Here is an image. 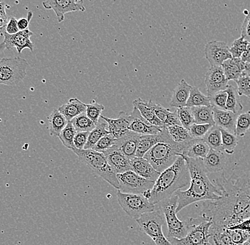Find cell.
Returning a JSON list of instances; mask_svg holds the SVG:
<instances>
[{
	"mask_svg": "<svg viewBox=\"0 0 250 245\" xmlns=\"http://www.w3.org/2000/svg\"><path fill=\"white\" fill-rule=\"evenodd\" d=\"M210 233L213 245H234L226 229L217 228L211 226Z\"/></svg>",
	"mask_w": 250,
	"mask_h": 245,
	"instance_id": "74e56055",
	"label": "cell"
},
{
	"mask_svg": "<svg viewBox=\"0 0 250 245\" xmlns=\"http://www.w3.org/2000/svg\"><path fill=\"white\" fill-rule=\"evenodd\" d=\"M109 134L108 123L104 121H98V124L93 131H90L84 149H93L97 143L104 135Z\"/></svg>",
	"mask_w": 250,
	"mask_h": 245,
	"instance_id": "f546056e",
	"label": "cell"
},
{
	"mask_svg": "<svg viewBox=\"0 0 250 245\" xmlns=\"http://www.w3.org/2000/svg\"><path fill=\"white\" fill-rule=\"evenodd\" d=\"M6 7L7 6H6L5 3L0 1V15L2 16L6 19H8L7 13H6Z\"/></svg>",
	"mask_w": 250,
	"mask_h": 245,
	"instance_id": "9f6ffc18",
	"label": "cell"
},
{
	"mask_svg": "<svg viewBox=\"0 0 250 245\" xmlns=\"http://www.w3.org/2000/svg\"><path fill=\"white\" fill-rule=\"evenodd\" d=\"M70 122L73 125L77 132H90L96 126L86 114L85 112L75 117Z\"/></svg>",
	"mask_w": 250,
	"mask_h": 245,
	"instance_id": "8d00e7d4",
	"label": "cell"
},
{
	"mask_svg": "<svg viewBox=\"0 0 250 245\" xmlns=\"http://www.w3.org/2000/svg\"><path fill=\"white\" fill-rule=\"evenodd\" d=\"M104 109V106L93 101L91 104H86V114L95 125L98 124L102 112Z\"/></svg>",
	"mask_w": 250,
	"mask_h": 245,
	"instance_id": "b9f144b4",
	"label": "cell"
},
{
	"mask_svg": "<svg viewBox=\"0 0 250 245\" xmlns=\"http://www.w3.org/2000/svg\"><path fill=\"white\" fill-rule=\"evenodd\" d=\"M6 49H7V48H6L4 42L0 43V60L3 58V56L4 55V51H5Z\"/></svg>",
	"mask_w": 250,
	"mask_h": 245,
	"instance_id": "6f0895ef",
	"label": "cell"
},
{
	"mask_svg": "<svg viewBox=\"0 0 250 245\" xmlns=\"http://www.w3.org/2000/svg\"><path fill=\"white\" fill-rule=\"evenodd\" d=\"M103 153L117 174L131 170L130 159L128 158L115 145L104 151Z\"/></svg>",
	"mask_w": 250,
	"mask_h": 245,
	"instance_id": "2e32d148",
	"label": "cell"
},
{
	"mask_svg": "<svg viewBox=\"0 0 250 245\" xmlns=\"http://www.w3.org/2000/svg\"><path fill=\"white\" fill-rule=\"evenodd\" d=\"M167 130L172 140L178 144H186L193 139L189 131L183 127L181 125L168 126Z\"/></svg>",
	"mask_w": 250,
	"mask_h": 245,
	"instance_id": "d6a6232c",
	"label": "cell"
},
{
	"mask_svg": "<svg viewBox=\"0 0 250 245\" xmlns=\"http://www.w3.org/2000/svg\"><path fill=\"white\" fill-rule=\"evenodd\" d=\"M190 177L185 159L180 154L176 162L161 173L151 190L143 196L151 203L157 204L162 200L173 196L178 190L190 184Z\"/></svg>",
	"mask_w": 250,
	"mask_h": 245,
	"instance_id": "7a4b0ae2",
	"label": "cell"
},
{
	"mask_svg": "<svg viewBox=\"0 0 250 245\" xmlns=\"http://www.w3.org/2000/svg\"><path fill=\"white\" fill-rule=\"evenodd\" d=\"M248 243H250V238H249V240H248Z\"/></svg>",
	"mask_w": 250,
	"mask_h": 245,
	"instance_id": "e7e4bbea",
	"label": "cell"
},
{
	"mask_svg": "<svg viewBox=\"0 0 250 245\" xmlns=\"http://www.w3.org/2000/svg\"><path fill=\"white\" fill-rule=\"evenodd\" d=\"M76 132H77V131L75 129L73 125L72 124L70 121H68L67 126L64 128L63 130L61 132L60 135H59V138L62 141V144L65 148L71 150V151L75 148L73 140H74Z\"/></svg>",
	"mask_w": 250,
	"mask_h": 245,
	"instance_id": "f35d334b",
	"label": "cell"
},
{
	"mask_svg": "<svg viewBox=\"0 0 250 245\" xmlns=\"http://www.w3.org/2000/svg\"><path fill=\"white\" fill-rule=\"evenodd\" d=\"M32 31L29 29L26 30L20 31L15 34H9L6 31L3 34L4 42L7 50L15 48L19 54H21L23 50L28 48L31 51H34V43L31 40V37H32Z\"/></svg>",
	"mask_w": 250,
	"mask_h": 245,
	"instance_id": "4fadbf2b",
	"label": "cell"
},
{
	"mask_svg": "<svg viewBox=\"0 0 250 245\" xmlns=\"http://www.w3.org/2000/svg\"><path fill=\"white\" fill-rule=\"evenodd\" d=\"M205 56L211 67L221 66L223 62L232 58L229 47L226 42L212 40L205 46Z\"/></svg>",
	"mask_w": 250,
	"mask_h": 245,
	"instance_id": "7c38bea8",
	"label": "cell"
},
{
	"mask_svg": "<svg viewBox=\"0 0 250 245\" xmlns=\"http://www.w3.org/2000/svg\"><path fill=\"white\" fill-rule=\"evenodd\" d=\"M245 65L246 63L242 61L241 58L232 57L223 62L221 66L227 79L236 81L245 75Z\"/></svg>",
	"mask_w": 250,
	"mask_h": 245,
	"instance_id": "cb8c5ba5",
	"label": "cell"
},
{
	"mask_svg": "<svg viewBox=\"0 0 250 245\" xmlns=\"http://www.w3.org/2000/svg\"><path fill=\"white\" fill-rule=\"evenodd\" d=\"M83 0H46L43 1V7L48 10H53L56 14L59 22H62L65 15L70 12H85Z\"/></svg>",
	"mask_w": 250,
	"mask_h": 245,
	"instance_id": "8fae6325",
	"label": "cell"
},
{
	"mask_svg": "<svg viewBox=\"0 0 250 245\" xmlns=\"http://www.w3.org/2000/svg\"><path fill=\"white\" fill-rule=\"evenodd\" d=\"M228 92V99L226 102V110L233 112L235 114H238L239 112L243 109L241 101L240 99L237 88L232 85H228L226 89Z\"/></svg>",
	"mask_w": 250,
	"mask_h": 245,
	"instance_id": "1f68e13d",
	"label": "cell"
},
{
	"mask_svg": "<svg viewBox=\"0 0 250 245\" xmlns=\"http://www.w3.org/2000/svg\"><path fill=\"white\" fill-rule=\"evenodd\" d=\"M250 129V111L238 115L236 121L235 134L237 136L244 137Z\"/></svg>",
	"mask_w": 250,
	"mask_h": 245,
	"instance_id": "ab89813d",
	"label": "cell"
},
{
	"mask_svg": "<svg viewBox=\"0 0 250 245\" xmlns=\"http://www.w3.org/2000/svg\"><path fill=\"white\" fill-rule=\"evenodd\" d=\"M90 132H77L75 135L74 143L75 148L78 150H83L87 143Z\"/></svg>",
	"mask_w": 250,
	"mask_h": 245,
	"instance_id": "681fc988",
	"label": "cell"
},
{
	"mask_svg": "<svg viewBox=\"0 0 250 245\" xmlns=\"http://www.w3.org/2000/svg\"><path fill=\"white\" fill-rule=\"evenodd\" d=\"M234 245H237V244H234Z\"/></svg>",
	"mask_w": 250,
	"mask_h": 245,
	"instance_id": "003e7915",
	"label": "cell"
},
{
	"mask_svg": "<svg viewBox=\"0 0 250 245\" xmlns=\"http://www.w3.org/2000/svg\"><path fill=\"white\" fill-rule=\"evenodd\" d=\"M210 148L203 138H193L186 143L181 155L190 158L204 159Z\"/></svg>",
	"mask_w": 250,
	"mask_h": 245,
	"instance_id": "7402d4cb",
	"label": "cell"
},
{
	"mask_svg": "<svg viewBox=\"0 0 250 245\" xmlns=\"http://www.w3.org/2000/svg\"><path fill=\"white\" fill-rule=\"evenodd\" d=\"M203 140L208 145L210 149L215 151H223L222 148V134L220 128L216 125L212 126L210 131L206 134Z\"/></svg>",
	"mask_w": 250,
	"mask_h": 245,
	"instance_id": "e575fe53",
	"label": "cell"
},
{
	"mask_svg": "<svg viewBox=\"0 0 250 245\" xmlns=\"http://www.w3.org/2000/svg\"><path fill=\"white\" fill-rule=\"evenodd\" d=\"M178 118L181 126L189 130L190 126L195 123L194 115L192 112L191 109L188 107L179 108L176 109Z\"/></svg>",
	"mask_w": 250,
	"mask_h": 245,
	"instance_id": "60d3db41",
	"label": "cell"
},
{
	"mask_svg": "<svg viewBox=\"0 0 250 245\" xmlns=\"http://www.w3.org/2000/svg\"><path fill=\"white\" fill-rule=\"evenodd\" d=\"M130 165L132 171L147 180L156 181L160 175L161 173L144 157H133L130 159Z\"/></svg>",
	"mask_w": 250,
	"mask_h": 245,
	"instance_id": "d6986e66",
	"label": "cell"
},
{
	"mask_svg": "<svg viewBox=\"0 0 250 245\" xmlns=\"http://www.w3.org/2000/svg\"><path fill=\"white\" fill-rule=\"evenodd\" d=\"M117 177L120 184L119 190L123 193L143 194L145 191L151 190L155 184V181L147 180L132 170L117 174Z\"/></svg>",
	"mask_w": 250,
	"mask_h": 245,
	"instance_id": "30bf717a",
	"label": "cell"
},
{
	"mask_svg": "<svg viewBox=\"0 0 250 245\" xmlns=\"http://www.w3.org/2000/svg\"><path fill=\"white\" fill-rule=\"evenodd\" d=\"M117 197L123 210L133 219H138L142 215L152 212L156 207L143 194L123 193L118 190Z\"/></svg>",
	"mask_w": 250,
	"mask_h": 245,
	"instance_id": "ba28073f",
	"label": "cell"
},
{
	"mask_svg": "<svg viewBox=\"0 0 250 245\" xmlns=\"http://www.w3.org/2000/svg\"><path fill=\"white\" fill-rule=\"evenodd\" d=\"M177 195L173 194L168 199L162 200L158 203L165 217L166 223L168 228L167 239H181L187 236L189 231L193 229L195 226L202 222L205 219L203 217L193 218H190L186 221H181L177 217L176 208L178 207Z\"/></svg>",
	"mask_w": 250,
	"mask_h": 245,
	"instance_id": "3957f363",
	"label": "cell"
},
{
	"mask_svg": "<svg viewBox=\"0 0 250 245\" xmlns=\"http://www.w3.org/2000/svg\"><path fill=\"white\" fill-rule=\"evenodd\" d=\"M5 31L9 34H15L20 31L18 27V20L15 17H12L8 21Z\"/></svg>",
	"mask_w": 250,
	"mask_h": 245,
	"instance_id": "816d5d0a",
	"label": "cell"
},
{
	"mask_svg": "<svg viewBox=\"0 0 250 245\" xmlns=\"http://www.w3.org/2000/svg\"><path fill=\"white\" fill-rule=\"evenodd\" d=\"M191 87L185 79H181V82L173 90L169 105L176 109L187 107Z\"/></svg>",
	"mask_w": 250,
	"mask_h": 245,
	"instance_id": "d4e9b609",
	"label": "cell"
},
{
	"mask_svg": "<svg viewBox=\"0 0 250 245\" xmlns=\"http://www.w3.org/2000/svg\"><path fill=\"white\" fill-rule=\"evenodd\" d=\"M193 115L195 123L198 124H211L215 126L213 118V109L212 107H190Z\"/></svg>",
	"mask_w": 250,
	"mask_h": 245,
	"instance_id": "4dcf8cb0",
	"label": "cell"
},
{
	"mask_svg": "<svg viewBox=\"0 0 250 245\" xmlns=\"http://www.w3.org/2000/svg\"><path fill=\"white\" fill-rule=\"evenodd\" d=\"M133 106H135L139 109L142 116L151 124L162 127L164 126V123L156 116L152 108L150 107L148 101L138 98L133 101Z\"/></svg>",
	"mask_w": 250,
	"mask_h": 245,
	"instance_id": "f1b7e54d",
	"label": "cell"
},
{
	"mask_svg": "<svg viewBox=\"0 0 250 245\" xmlns=\"http://www.w3.org/2000/svg\"><path fill=\"white\" fill-rule=\"evenodd\" d=\"M115 140H116V139L114 138V137L110 133L107 134V135H104L103 138H101V140L93 147V149L97 152L103 153L106 150L115 146Z\"/></svg>",
	"mask_w": 250,
	"mask_h": 245,
	"instance_id": "bcb514c9",
	"label": "cell"
},
{
	"mask_svg": "<svg viewBox=\"0 0 250 245\" xmlns=\"http://www.w3.org/2000/svg\"><path fill=\"white\" fill-rule=\"evenodd\" d=\"M68 123V120L59 112V109H54L48 117V126L51 136L59 137Z\"/></svg>",
	"mask_w": 250,
	"mask_h": 245,
	"instance_id": "83f0119b",
	"label": "cell"
},
{
	"mask_svg": "<svg viewBox=\"0 0 250 245\" xmlns=\"http://www.w3.org/2000/svg\"><path fill=\"white\" fill-rule=\"evenodd\" d=\"M28 66V62L21 57H3L0 60V84H18L26 77Z\"/></svg>",
	"mask_w": 250,
	"mask_h": 245,
	"instance_id": "52a82bcc",
	"label": "cell"
},
{
	"mask_svg": "<svg viewBox=\"0 0 250 245\" xmlns=\"http://www.w3.org/2000/svg\"><path fill=\"white\" fill-rule=\"evenodd\" d=\"M8 19H6L5 18L0 15V29L4 26H7Z\"/></svg>",
	"mask_w": 250,
	"mask_h": 245,
	"instance_id": "680465c9",
	"label": "cell"
},
{
	"mask_svg": "<svg viewBox=\"0 0 250 245\" xmlns=\"http://www.w3.org/2000/svg\"><path fill=\"white\" fill-rule=\"evenodd\" d=\"M170 138L167 127H164L160 133L156 135H141L137 145L136 157H144L145 154L157 143L165 141Z\"/></svg>",
	"mask_w": 250,
	"mask_h": 245,
	"instance_id": "ac0fdd59",
	"label": "cell"
},
{
	"mask_svg": "<svg viewBox=\"0 0 250 245\" xmlns=\"http://www.w3.org/2000/svg\"><path fill=\"white\" fill-rule=\"evenodd\" d=\"M184 145L175 143L170 137L165 141L157 143L144 156L152 165L156 171L162 173L164 170L171 167L179 154L182 153Z\"/></svg>",
	"mask_w": 250,
	"mask_h": 245,
	"instance_id": "5b68a950",
	"label": "cell"
},
{
	"mask_svg": "<svg viewBox=\"0 0 250 245\" xmlns=\"http://www.w3.org/2000/svg\"><path fill=\"white\" fill-rule=\"evenodd\" d=\"M213 109V118L215 125L220 129L229 131L234 133L235 132V124L238 114H235L233 112L220 109Z\"/></svg>",
	"mask_w": 250,
	"mask_h": 245,
	"instance_id": "603a6c76",
	"label": "cell"
},
{
	"mask_svg": "<svg viewBox=\"0 0 250 245\" xmlns=\"http://www.w3.org/2000/svg\"><path fill=\"white\" fill-rule=\"evenodd\" d=\"M203 106L211 107L209 96L203 94L198 87L192 86L187 107H203Z\"/></svg>",
	"mask_w": 250,
	"mask_h": 245,
	"instance_id": "836d02e7",
	"label": "cell"
},
{
	"mask_svg": "<svg viewBox=\"0 0 250 245\" xmlns=\"http://www.w3.org/2000/svg\"><path fill=\"white\" fill-rule=\"evenodd\" d=\"M33 17V12H28L27 18H25V17H23V18L20 19L18 20V27L20 31H23L26 30V29H28V27H29V23H30V21L31 18Z\"/></svg>",
	"mask_w": 250,
	"mask_h": 245,
	"instance_id": "f5cc1de1",
	"label": "cell"
},
{
	"mask_svg": "<svg viewBox=\"0 0 250 245\" xmlns=\"http://www.w3.org/2000/svg\"><path fill=\"white\" fill-rule=\"evenodd\" d=\"M101 118L108 123L109 133L115 139L122 138L129 132V125L132 119V115L124 112H120L118 117L115 119L107 118L103 115H101Z\"/></svg>",
	"mask_w": 250,
	"mask_h": 245,
	"instance_id": "e0dca14e",
	"label": "cell"
},
{
	"mask_svg": "<svg viewBox=\"0 0 250 245\" xmlns=\"http://www.w3.org/2000/svg\"><path fill=\"white\" fill-rule=\"evenodd\" d=\"M242 245H250V243H248V242L247 241V242H245V243H244V244Z\"/></svg>",
	"mask_w": 250,
	"mask_h": 245,
	"instance_id": "6125c7cd",
	"label": "cell"
},
{
	"mask_svg": "<svg viewBox=\"0 0 250 245\" xmlns=\"http://www.w3.org/2000/svg\"><path fill=\"white\" fill-rule=\"evenodd\" d=\"M240 58H241L242 61L245 62V63L250 64V43L248 44V47H247L246 51L244 52V54H242Z\"/></svg>",
	"mask_w": 250,
	"mask_h": 245,
	"instance_id": "11a10c76",
	"label": "cell"
},
{
	"mask_svg": "<svg viewBox=\"0 0 250 245\" xmlns=\"http://www.w3.org/2000/svg\"><path fill=\"white\" fill-rule=\"evenodd\" d=\"M5 28L6 26H4V27L1 28V29H0V33L4 32V31H5Z\"/></svg>",
	"mask_w": 250,
	"mask_h": 245,
	"instance_id": "94428289",
	"label": "cell"
},
{
	"mask_svg": "<svg viewBox=\"0 0 250 245\" xmlns=\"http://www.w3.org/2000/svg\"><path fill=\"white\" fill-rule=\"evenodd\" d=\"M148 103L150 107L152 108L157 118L164 123V126L168 127L173 125H181L176 111L171 112L161 104H156L151 100H149Z\"/></svg>",
	"mask_w": 250,
	"mask_h": 245,
	"instance_id": "484cf974",
	"label": "cell"
},
{
	"mask_svg": "<svg viewBox=\"0 0 250 245\" xmlns=\"http://www.w3.org/2000/svg\"><path fill=\"white\" fill-rule=\"evenodd\" d=\"M227 229H230V230H241L246 231V232H250V218L245 220L242 222L238 223V224L234 225Z\"/></svg>",
	"mask_w": 250,
	"mask_h": 245,
	"instance_id": "db71d44e",
	"label": "cell"
},
{
	"mask_svg": "<svg viewBox=\"0 0 250 245\" xmlns=\"http://www.w3.org/2000/svg\"><path fill=\"white\" fill-rule=\"evenodd\" d=\"M58 109L68 121H70L75 117L85 112L86 104L77 98H73Z\"/></svg>",
	"mask_w": 250,
	"mask_h": 245,
	"instance_id": "4316f807",
	"label": "cell"
},
{
	"mask_svg": "<svg viewBox=\"0 0 250 245\" xmlns=\"http://www.w3.org/2000/svg\"><path fill=\"white\" fill-rule=\"evenodd\" d=\"M245 75L250 76V64L246 63V65H245Z\"/></svg>",
	"mask_w": 250,
	"mask_h": 245,
	"instance_id": "91938a15",
	"label": "cell"
},
{
	"mask_svg": "<svg viewBox=\"0 0 250 245\" xmlns=\"http://www.w3.org/2000/svg\"><path fill=\"white\" fill-rule=\"evenodd\" d=\"M136 221L138 223L141 231L147 235L156 245H173L167 237L164 236L162 227L166 223V219L158 204H156L154 210L142 215Z\"/></svg>",
	"mask_w": 250,
	"mask_h": 245,
	"instance_id": "8992f818",
	"label": "cell"
},
{
	"mask_svg": "<svg viewBox=\"0 0 250 245\" xmlns=\"http://www.w3.org/2000/svg\"><path fill=\"white\" fill-rule=\"evenodd\" d=\"M212 126H213L211 124H198V123H193V124L190 126L188 131L189 132H190L192 138L195 139H203V138L206 136V134L208 133V132L210 130Z\"/></svg>",
	"mask_w": 250,
	"mask_h": 245,
	"instance_id": "f6af8a7d",
	"label": "cell"
},
{
	"mask_svg": "<svg viewBox=\"0 0 250 245\" xmlns=\"http://www.w3.org/2000/svg\"><path fill=\"white\" fill-rule=\"evenodd\" d=\"M183 157L185 159L188 168L190 182V187L187 190H178L175 193L179 198L176 208L177 213L194 203L217 201L223 196V192L210 182L203 166L202 159L190 158L185 156Z\"/></svg>",
	"mask_w": 250,
	"mask_h": 245,
	"instance_id": "6da1fadb",
	"label": "cell"
},
{
	"mask_svg": "<svg viewBox=\"0 0 250 245\" xmlns=\"http://www.w3.org/2000/svg\"><path fill=\"white\" fill-rule=\"evenodd\" d=\"M234 244L243 245L250 238V232L241 230L226 229Z\"/></svg>",
	"mask_w": 250,
	"mask_h": 245,
	"instance_id": "7dc6e473",
	"label": "cell"
},
{
	"mask_svg": "<svg viewBox=\"0 0 250 245\" xmlns=\"http://www.w3.org/2000/svg\"><path fill=\"white\" fill-rule=\"evenodd\" d=\"M77 155L81 163L90 169L96 175L112 185L116 189H120V184L117 177V173L109 165L104 154L97 152L93 149L72 150Z\"/></svg>",
	"mask_w": 250,
	"mask_h": 245,
	"instance_id": "277c9868",
	"label": "cell"
},
{
	"mask_svg": "<svg viewBox=\"0 0 250 245\" xmlns=\"http://www.w3.org/2000/svg\"><path fill=\"white\" fill-rule=\"evenodd\" d=\"M249 42L247 41L242 37L236 39L229 48V51L233 58H240L242 54L246 51Z\"/></svg>",
	"mask_w": 250,
	"mask_h": 245,
	"instance_id": "ee69618b",
	"label": "cell"
},
{
	"mask_svg": "<svg viewBox=\"0 0 250 245\" xmlns=\"http://www.w3.org/2000/svg\"><path fill=\"white\" fill-rule=\"evenodd\" d=\"M202 160L206 172L210 174L223 171L226 165L225 152L213 149H210L206 157Z\"/></svg>",
	"mask_w": 250,
	"mask_h": 245,
	"instance_id": "44dd1931",
	"label": "cell"
},
{
	"mask_svg": "<svg viewBox=\"0 0 250 245\" xmlns=\"http://www.w3.org/2000/svg\"><path fill=\"white\" fill-rule=\"evenodd\" d=\"M140 134L129 131L127 133L125 134L122 138L116 139L115 146L128 158L132 159L133 157H136L137 145H138L139 139H140Z\"/></svg>",
	"mask_w": 250,
	"mask_h": 245,
	"instance_id": "ffe728a7",
	"label": "cell"
},
{
	"mask_svg": "<svg viewBox=\"0 0 250 245\" xmlns=\"http://www.w3.org/2000/svg\"><path fill=\"white\" fill-rule=\"evenodd\" d=\"M237 86V91L240 96H245L250 99V76H242L235 81Z\"/></svg>",
	"mask_w": 250,
	"mask_h": 245,
	"instance_id": "c3c4849f",
	"label": "cell"
},
{
	"mask_svg": "<svg viewBox=\"0 0 250 245\" xmlns=\"http://www.w3.org/2000/svg\"><path fill=\"white\" fill-rule=\"evenodd\" d=\"M130 115H132V119L129 125V130L140 135H156L160 133L165 127L151 124L142 116L140 111L135 106L133 107Z\"/></svg>",
	"mask_w": 250,
	"mask_h": 245,
	"instance_id": "9a60e30c",
	"label": "cell"
},
{
	"mask_svg": "<svg viewBox=\"0 0 250 245\" xmlns=\"http://www.w3.org/2000/svg\"><path fill=\"white\" fill-rule=\"evenodd\" d=\"M90 1H95V0H90Z\"/></svg>",
	"mask_w": 250,
	"mask_h": 245,
	"instance_id": "03108f58",
	"label": "cell"
},
{
	"mask_svg": "<svg viewBox=\"0 0 250 245\" xmlns=\"http://www.w3.org/2000/svg\"><path fill=\"white\" fill-rule=\"evenodd\" d=\"M228 82L229 81L227 79L222 66L210 67L205 77L208 96L226 90L229 85Z\"/></svg>",
	"mask_w": 250,
	"mask_h": 245,
	"instance_id": "5bb4252c",
	"label": "cell"
},
{
	"mask_svg": "<svg viewBox=\"0 0 250 245\" xmlns=\"http://www.w3.org/2000/svg\"><path fill=\"white\" fill-rule=\"evenodd\" d=\"M3 34H4V32L0 33V38H1V37H2Z\"/></svg>",
	"mask_w": 250,
	"mask_h": 245,
	"instance_id": "be15d7a7",
	"label": "cell"
},
{
	"mask_svg": "<svg viewBox=\"0 0 250 245\" xmlns=\"http://www.w3.org/2000/svg\"><path fill=\"white\" fill-rule=\"evenodd\" d=\"M241 37L250 43V11L248 12L242 23Z\"/></svg>",
	"mask_w": 250,
	"mask_h": 245,
	"instance_id": "f907efd6",
	"label": "cell"
},
{
	"mask_svg": "<svg viewBox=\"0 0 250 245\" xmlns=\"http://www.w3.org/2000/svg\"><path fill=\"white\" fill-rule=\"evenodd\" d=\"M212 223L204 220L189 231L187 236L181 239H169L173 245H213L210 228Z\"/></svg>",
	"mask_w": 250,
	"mask_h": 245,
	"instance_id": "9c48e42d",
	"label": "cell"
},
{
	"mask_svg": "<svg viewBox=\"0 0 250 245\" xmlns=\"http://www.w3.org/2000/svg\"><path fill=\"white\" fill-rule=\"evenodd\" d=\"M222 134V148L223 152L228 154H232L238 145L237 135L232 132L220 129Z\"/></svg>",
	"mask_w": 250,
	"mask_h": 245,
	"instance_id": "d590c367",
	"label": "cell"
},
{
	"mask_svg": "<svg viewBox=\"0 0 250 245\" xmlns=\"http://www.w3.org/2000/svg\"><path fill=\"white\" fill-rule=\"evenodd\" d=\"M211 107L220 110H226V102L228 92L226 90L217 92L209 96Z\"/></svg>",
	"mask_w": 250,
	"mask_h": 245,
	"instance_id": "7bdbcfd3",
	"label": "cell"
}]
</instances>
